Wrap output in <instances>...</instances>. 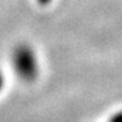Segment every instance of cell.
Masks as SVG:
<instances>
[{"label":"cell","mask_w":122,"mask_h":122,"mask_svg":"<svg viewBox=\"0 0 122 122\" xmlns=\"http://www.w3.org/2000/svg\"><path fill=\"white\" fill-rule=\"evenodd\" d=\"M36 1H38V4H39V5H48L52 0H36Z\"/></svg>","instance_id":"cell-4"},{"label":"cell","mask_w":122,"mask_h":122,"mask_svg":"<svg viewBox=\"0 0 122 122\" xmlns=\"http://www.w3.org/2000/svg\"><path fill=\"white\" fill-rule=\"evenodd\" d=\"M108 122H122V110L114 113V114L108 120Z\"/></svg>","instance_id":"cell-2"},{"label":"cell","mask_w":122,"mask_h":122,"mask_svg":"<svg viewBox=\"0 0 122 122\" xmlns=\"http://www.w3.org/2000/svg\"><path fill=\"white\" fill-rule=\"evenodd\" d=\"M3 87H4V75H3V73L0 71V92H1Z\"/></svg>","instance_id":"cell-3"},{"label":"cell","mask_w":122,"mask_h":122,"mask_svg":"<svg viewBox=\"0 0 122 122\" xmlns=\"http://www.w3.org/2000/svg\"><path fill=\"white\" fill-rule=\"evenodd\" d=\"M13 68L17 77L24 82H34L39 74V65L34 49L29 44H18L12 55Z\"/></svg>","instance_id":"cell-1"}]
</instances>
